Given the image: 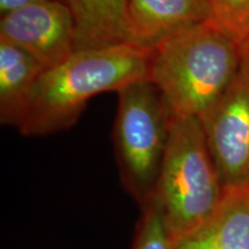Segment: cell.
<instances>
[{
	"label": "cell",
	"instance_id": "1",
	"mask_svg": "<svg viewBox=\"0 0 249 249\" xmlns=\"http://www.w3.org/2000/svg\"><path fill=\"white\" fill-rule=\"evenodd\" d=\"M242 66L241 45L211 22L187 27L150 51L148 80L173 118L203 119Z\"/></svg>",
	"mask_w": 249,
	"mask_h": 249
},
{
	"label": "cell",
	"instance_id": "2",
	"mask_svg": "<svg viewBox=\"0 0 249 249\" xmlns=\"http://www.w3.org/2000/svg\"><path fill=\"white\" fill-rule=\"evenodd\" d=\"M151 50L128 44L75 51L37 81L21 126L26 136H45L71 128L102 92L148 79Z\"/></svg>",
	"mask_w": 249,
	"mask_h": 249
},
{
	"label": "cell",
	"instance_id": "3",
	"mask_svg": "<svg viewBox=\"0 0 249 249\" xmlns=\"http://www.w3.org/2000/svg\"><path fill=\"white\" fill-rule=\"evenodd\" d=\"M155 194L176 240L203 224L222 203L226 192L198 118H173Z\"/></svg>",
	"mask_w": 249,
	"mask_h": 249
},
{
	"label": "cell",
	"instance_id": "4",
	"mask_svg": "<svg viewBox=\"0 0 249 249\" xmlns=\"http://www.w3.org/2000/svg\"><path fill=\"white\" fill-rule=\"evenodd\" d=\"M117 93L113 144L118 170L124 189L142 207L157 189L173 116L148 79L129 83Z\"/></svg>",
	"mask_w": 249,
	"mask_h": 249
},
{
	"label": "cell",
	"instance_id": "5",
	"mask_svg": "<svg viewBox=\"0 0 249 249\" xmlns=\"http://www.w3.org/2000/svg\"><path fill=\"white\" fill-rule=\"evenodd\" d=\"M201 121L225 192L249 188V71L244 65Z\"/></svg>",
	"mask_w": 249,
	"mask_h": 249
},
{
	"label": "cell",
	"instance_id": "6",
	"mask_svg": "<svg viewBox=\"0 0 249 249\" xmlns=\"http://www.w3.org/2000/svg\"><path fill=\"white\" fill-rule=\"evenodd\" d=\"M0 39L20 48L44 71L57 66L75 52V27L62 0H46L1 15Z\"/></svg>",
	"mask_w": 249,
	"mask_h": 249
},
{
	"label": "cell",
	"instance_id": "7",
	"mask_svg": "<svg viewBox=\"0 0 249 249\" xmlns=\"http://www.w3.org/2000/svg\"><path fill=\"white\" fill-rule=\"evenodd\" d=\"M211 20L208 0H128V44L152 50L178 31Z\"/></svg>",
	"mask_w": 249,
	"mask_h": 249
},
{
	"label": "cell",
	"instance_id": "8",
	"mask_svg": "<svg viewBox=\"0 0 249 249\" xmlns=\"http://www.w3.org/2000/svg\"><path fill=\"white\" fill-rule=\"evenodd\" d=\"M176 249H249V188L226 192L217 210L178 239Z\"/></svg>",
	"mask_w": 249,
	"mask_h": 249
},
{
	"label": "cell",
	"instance_id": "9",
	"mask_svg": "<svg viewBox=\"0 0 249 249\" xmlns=\"http://www.w3.org/2000/svg\"><path fill=\"white\" fill-rule=\"evenodd\" d=\"M44 68L36 59L0 39V123L20 129Z\"/></svg>",
	"mask_w": 249,
	"mask_h": 249
},
{
	"label": "cell",
	"instance_id": "10",
	"mask_svg": "<svg viewBox=\"0 0 249 249\" xmlns=\"http://www.w3.org/2000/svg\"><path fill=\"white\" fill-rule=\"evenodd\" d=\"M75 27V51L128 43V0H64Z\"/></svg>",
	"mask_w": 249,
	"mask_h": 249
},
{
	"label": "cell",
	"instance_id": "11",
	"mask_svg": "<svg viewBox=\"0 0 249 249\" xmlns=\"http://www.w3.org/2000/svg\"><path fill=\"white\" fill-rule=\"evenodd\" d=\"M133 249H176L177 240L167 226L157 195L141 207Z\"/></svg>",
	"mask_w": 249,
	"mask_h": 249
},
{
	"label": "cell",
	"instance_id": "12",
	"mask_svg": "<svg viewBox=\"0 0 249 249\" xmlns=\"http://www.w3.org/2000/svg\"><path fill=\"white\" fill-rule=\"evenodd\" d=\"M211 23L242 45L249 37V0H208Z\"/></svg>",
	"mask_w": 249,
	"mask_h": 249
},
{
	"label": "cell",
	"instance_id": "13",
	"mask_svg": "<svg viewBox=\"0 0 249 249\" xmlns=\"http://www.w3.org/2000/svg\"><path fill=\"white\" fill-rule=\"evenodd\" d=\"M39 1H46V0H0V14L4 15L14 11V9L24 7L27 5L35 4V2Z\"/></svg>",
	"mask_w": 249,
	"mask_h": 249
},
{
	"label": "cell",
	"instance_id": "14",
	"mask_svg": "<svg viewBox=\"0 0 249 249\" xmlns=\"http://www.w3.org/2000/svg\"><path fill=\"white\" fill-rule=\"evenodd\" d=\"M242 51V65L249 71V37L242 43L241 45Z\"/></svg>",
	"mask_w": 249,
	"mask_h": 249
}]
</instances>
